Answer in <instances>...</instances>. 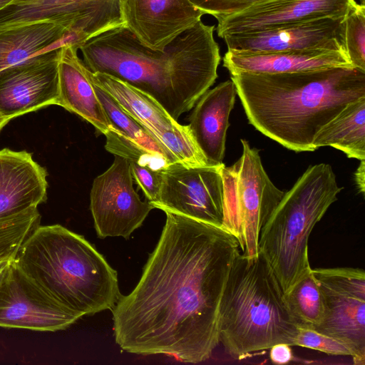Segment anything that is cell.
I'll return each mask as SVG.
<instances>
[{
    "label": "cell",
    "instance_id": "obj_1",
    "mask_svg": "<svg viewBox=\"0 0 365 365\" xmlns=\"http://www.w3.org/2000/svg\"><path fill=\"white\" fill-rule=\"evenodd\" d=\"M165 212L138 283L112 309L115 339L130 353L200 363L220 342L221 301L240 245L221 227Z\"/></svg>",
    "mask_w": 365,
    "mask_h": 365
},
{
    "label": "cell",
    "instance_id": "obj_2",
    "mask_svg": "<svg viewBox=\"0 0 365 365\" xmlns=\"http://www.w3.org/2000/svg\"><path fill=\"white\" fill-rule=\"evenodd\" d=\"M214 29L200 21L163 51H154L120 26L88 38L78 50L91 72L110 75L146 93L178 120L217 78L221 56Z\"/></svg>",
    "mask_w": 365,
    "mask_h": 365
},
{
    "label": "cell",
    "instance_id": "obj_3",
    "mask_svg": "<svg viewBox=\"0 0 365 365\" xmlns=\"http://www.w3.org/2000/svg\"><path fill=\"white\" fill-rule=\"evenodd\" d=\"M230 76L250 123L295 152L314 151L319 130L365 97V71L353 67Z\"/></svg>",
    "mask_w": 365,
    "mask_h": 365
},
{
    "label": "cell",
    "instance_id": "obj_4",
    "mask_svg": "<svg viewBox=\"0 0 365 365\" xmlns=\"http://www.w3.org/2000/svg\"><path fill=\"white\" fill-rule=\"evenodd\" d=\"M12 262L80 318L112 310L121 297L117 272L83 236L60 225H38Z\"/></svg>",
    "mask_w": 365,
    "mask_h": 365
},
{
    "label": "cell",
    "instance_id": "obj_5",
    "mask_svg": "<svg viewBox=\"0 0 365 365\" xmlns=\"http://www.w3.org/2000/svg\"><path fill=\"white\" fill-rule=\"evenodd\" d=\"M297 332L269 264L260 253L249 257L240 251L220 308L219 339L226 352L240 360L276 344L294 346Z\"/></svg>",
    "mask_w": 365,
    "mask_h": 365
},
{
    "label": "cell",
    "instance_id": "obj_6",
    "mask_svg": "<svg viewBox=\"0 0 365 365\" xmlns=\"http://www.w3.org/2000/svg\"><path fill=\"white\" fill-rule=\"evenodd\" d=\"M342 189L330 165L311 166L284 192L261 228L258 252L271 266L284 293L311 270L310 233Z\"/></svg>",
    "mask_w": 365,
    "mask_h": 365
},
{
    "label": "cell",
    "instance_id": "obj_7",
    "mask_svg": "<svg viewBox=\"0 0 365 365\" xmlns=\"http://www.w3.org/2000/svg\"><path fill=\"white\" fill-rule=\"evenodd\" d=\"M242 154L232 165L222 168L224 185L222 228L237 240L240 252L257 256L259 231L284 192L264 169L259 150L242 139Z\"/></svg>",
    "mask_w": 365,
    "mask_h": 365
},
{
    "label": "cell",
    "instance_id": "obj_8",
    "mask_svg": "<svg viewBox=\"0 0 365 365\" xmlns=\"http://www.w3.org/2000/svg\"><path fill=\"white\" fill-rule=\"evenodd\" d=\"M90 81L108 93L160 145L175 163L209 165L187 125L180 124L155 99L110 75L91 72Z\"/></svg>",
    "mask_w": 365,
    "mask_h": 365
},
{
    "label": "cell",
    "instance_id": "obj_9",
    "mask_svg": "<svg viewBox=\"0 0 365 365\" xmlns=\"http://www.w3.org/2000/svg\"><path fill=\"white\" fill-rule=\"evenodd\" d=\"M220 165L168 164L154 208L222 227L224 185Z\"/></svg>",
    "mask_w": 365,
    "mask_h": 365
},
{
    "label": "cell",
    "instance_id": "obj_10",
    "mask_svg": "<svg viewBox=\"0 0 365 365\" xmlns=\"http://www.w3.org/2000/svg\"><path fill=\"white\" fill-rule=\"evenodd\" d=\"M90 208L99 238L127 240L154 207L135 190L128 160L115 155L109 168L93 180Z\"/></svg>",
    "mask_w": 365,
    "mask_h": 365
},
{
    "label": "cell",
    "instance_id": "obj_11",
    "mask_svg": "<svg viewBox=\"0 0 365 365\" xmlns=\"http://www.w3.org/2000/svg\"><path fill=\"white\" fill-rule=\"evenodd\" d=\"M120 0H14L0 9V32L50 21L90 38L122 25Z\"/></svg>",
    "mask_w": 365,
    "mask_h": 365
},
{
    "label": "cell",
    "instance_id": "obj_12",
    "mask_svg": "<svg viewBox=\"0 0 365 365\" xmlns=\"http://www.w3.org/2000/svg\"><path fill=\"white\" fill-rule=\"evenodd\" d=\"M78 319L10 262L0 284V327L56 331L68 328Z\"/></svg>",
    "mask_w": 365,
    "mask_h": 365
},
{
    "label": "cell",
    "instance_id": "obj_13",
    "mask_svg": "<svg viewBox=\"0 0 365 365\" xmlns=\"http://www.w3.org/2000/svg\"><path fill=\"white\" fill-rule=\"evenodd\" d=\"M60 48L0 71V113L4 118L9 120L56 104Z\"/></svg>",
    "mask_w": 365,
    "mask_h": 365
},
{
    "label": "cell",
    "instance_id": "obj_14",
    "mask_svg": "<svg viewBox=\"0 0 365 365\" xmlns=\"http://www.w3.org/2000/svg\"><path fill=\"white\" fill-rule=\"evenodd\" d=\"M356 4L354 0H267L240 12L216 17V30L223 38L312 19L345 18Z\"/></svg>",
    "mask_w": 365,
    "mask_h": 365
},
{
    "label": "cell",
    "instance_id": "obj_15",
    "mask_svg": "<svg viewBox=\"0 0 365 365\" xmlns=\"http://www.w3.org/2000/svg\"><path fill=\"white\" fill-rule=\"evenodd\" d=\"M122 25L143 46L163 51L205 15L190 0H120Z\"/></svg>",
    "mask_w": 365,
    "mask_h": 365
},
{
    "label": "cell",
    "instance_id": "obj_16",
    "mask_svg": "<svg viewBox=\"0 0 365 365\" xmlns=\"http://www.w3.org/2000/svg\"><path fill=\"white\" fill-rule=\"evenodd\" d=\"M345 18L312 19L271 30L227 36L223 39L227 49L253 52L302 50L346 52Z\"/></svg>",
    "mask_w": 365,
    "mask_h": 365
},
{
    "label": "cell",
    "instance_id": "obj_17",
    "mask_svg": "<svg viewBox=\"0 0 365 365\" xmlns=\"http://www.w3.org/2000/svg\"><path fill=\"white\" fill-rule=\"evenodd\" d=\"M46 170L25 150H0V218L46 201Z\"/></svg>",
    "mask_w": 365,
    "mask_h": 365
},
{
    "label": "cell",
    "instance_id": "obj_18",
    "mask_svg": "<svg viewBox=\"0 0 365 365\" xmlns=\"http://www.w3.org/2000/svg\"><path fill=\"white\" fill-rule=\"evenodd\" d=\"M237 95L232 80L207 90L190 115L189 130L209 165H220L225 151L229 118Z\"/></svg>",
    "mask_w": 365,
    "mask_h": 365
},
{
    "label": "cell",
    "instance_id": "obj_19",
    "mask_svg": "<svg viewBox=\"0 0 365 365\" xmlns=\"http://www.w3.org/2000/svg\"><path fill=\"white\" fill-rule=\"evenodd\" d=\"M223 66L230 73H283L353 67L345 51L302 50L253 52L234 49H227L223 57Z\"/></svg>",
    "mask_w": 365,
    "mask_h": 365
},
{
    "label": "cell",
    "instance_id": "obj_20",
    "mask_svg": "<svg viewBox=\"0 0 365 365\" xmlns=\"http://www.w3.org/2000/svg\"><path fill=\"white\" fill-rule=\"evenodd\" d=\"M75 46L60 48L58 59V97L56 104L76 113L101 134L110 129L104 109L86 73V66Z\"/></svg>",
    "mask_w": 365,
    "mask_h": 365
},
{
    "label": "cell",
    "instance_id": "obj_21",
    "mask_svg": "<svg viewBox=\"0 0 365 365\" xmlns=\"http://www.w3.org/2000/svg\"><path fill=\"white\" fill-rule=\"evenodd\" d=\"M319 285L324 298L325 314L314 330L351 345L358 354V365H364L365 300Z\"/></svg>",
    "mask_w": 365,
    "mask_h": 365
},
{
    "label": "cell",
    "instance_id": "obj_22",
    "mask_svg": "<svg viewBox=\"0 0 365 365\" xmlns=\"http://www.w3.org/2000/svg\"><path fill=\"white\" fill-rule=\"evenodd\" d=\"M70 28L39 21L0 32V71L47 52Z\"/></svg>",
    "mask_w": 365,
    "mask_h": 365
},
{
    "label": "cell",
    "instance_id": "obj_23",
    "mask_svg": "<svg viewBox=\"0 0 365 365\" xmlns=\"http://www.w3.org/2000/svg\"><path fill=\"white\" fill-rule=\"evenodd\" d=\"M313 148L330 146L348 158L365 159V97L349 103L325 124L313 140Z\"/></svg>",
    "mask_w": 365,
    "mask_h": 365
},
{
    "label": "cell",
    "instance_id": "obj_24",
    "mask_svg": "<svg viewBox=\"0 0 365 365\" xmlns=\"http://www.w3.org/2000/svg\"><path fill=\"white\" fill-rule=\"evenodd\" d=\"M104 135L106 138V150L128 160L133 180L150 203L155 202L159 193L162 171L170 164L168 160L143 150L112 129Z\"/></svg>",
    "mask_w": 365,
    "mask_h": 365
},
{
    "label": "cell",
    "instance_id": "obj_25",
    "mask_svg": "<svg viewBox=\"0 0 365 365\" xmlns=\"http://www.w3.org/2000/svg\"><path fill=\"white\" fill-rule=\"evenodd\" d=\"M284 298L298 327L314 329L322 322L324 298L312 269L284 293Z\"/></svg>",
    "mask_w": 365,
    "mask_h": 365
},
{
    "label": "cell",
    "instance_id": "obj_26",
    "mask_svg": "<svg viewBox=\"0 0 365 365\" xmlns=\"http://www.w3.org/2000/svg\"><path fill=\"white\" fill-rule=\"evenodd\" d=\"M92 84L104 109L110 129L125 136L143 150L162 156L170 163H175L160 145L108 93L93 83Z\"/></svg>",
    "mask_w": 365,
    "mask_h": 365
},
{
    "label": "cell",
    "instance_id": "obj_27",
    "mask_svg": "<svg viewBox=\"0 0 365 365\" xmlns=\"http://www.w3.org/2000/svg\"><path fill=\"white\" fill-rule=\"evenodd\" d=\"M40 220L37 207L0 218V262L14 259L24 241L40 225Z\"/></svg>",
    "mask_w": 365,
    "mask_h": 365
},
{
    "label": "cell",
    "instance_id": "obj_28",
    "mask_svg": "<svg viewBox=\"0 0 365 365\" xmlns=\"http://www.w3.org/2000/svg\"><path fill=\"white\" fill-rule=\"evenodd\" d=\"M317 281L329 289L365 300V272L360 268L312 269Z\"/></svg>",
    "mask_w": 365,
    "mask_h": 365
},
{
    "label": "cell",
    "instance_id": "obj_29",
    "mask_svg": "<svg viewBox=\"0 0 365 365\" xmlns=\"http://www.w3.org/2000/svg\"><path fill=\"white\" fill-rule=\"evenodd\" d=\"M345 48L353 67L365 71V5L357 4L345 18Z\"/></svg>",
    "mask_w": 365,
    "mask_h": 365
},
{
    "label": "cell",
    "instance_id": "obj_30",
    "mask_svg": "<svg viewBox=\"0 0 365 365\" xmlns=\"http://www.w3.org/2000/svg\"><path fill=\"white\" fill-rule=\"evenodd\" d=\"M294 346L320 351L329 355L350 356L354 364L358 365V354L351 345L314 329L298 327Z\"/></svg>",
    "mask_w": 365,
    "mask_h": 365
},
{
    "label": "cell",
    "instance_id": "obj_31",
    "mask_svg": "<svg viewBox=\"0 0 365 365\" xmlns=\"http://www.w3.org/2000/svg\"><path fill=\"white\" fill-rule=\"evenodd\" d=\"M190 2L204 14H210L215 18L228 16L250 6L267 0H190Z\"/></svg>",
    "mask_w": 365,
    "mask_h": 365
},
{
    "label": "cell",
    "instance_id": "obj_32",
    "mask_svg": "<svg viewBox=\"0 0 365 365\" xmlns=\"http://www.w3.org/2000/svg\"><path fill=\"white\" fill-rule=\"evenodd\" d=\"M292 346L279 343L272 346L269 349V358L276 364H286L293 359Z\"/></svg>",
    "mask_w": 365,
    "mask_h": 365
},
{
    "label": "cell",
    "instance_id": "obj_33",
    "mask_svg": "<svg viewBox=\"0 0 365 365\" xmlns=\"http://www.w3.org/2000/svg\"><path fill=\"white\" fill-rule=\"evenodd\" d=\"M364 160H361V163L355 173V180L357 187L361 192H364Z\"/></svg>",
    "mask_w": 365,
    "mask_h": 365
},
{
    "label": "cell",
    "instance_id": "obj_34",
    "mask_svg": "<svg viewBox=\"0 0 365 365\" xmlns=\"http://www.w3.org/2000/svg\"><path fill=\"white\" fill-rule=\"evenodd\" d=\"M10 262H0V284L5 275L7 267L9 264Z\"/></svg>",
    "mask_w": 365,
    "mask_h": 365
},
{
    "label": "cell",
    "instance_id": "obj_35",
    "mask_svg": "<svg viewBox=\"0 0 365 365\" xmlns=\"http://www.w3.org/2000/svg\"><path fill=\"white\" fill-rule=\"evenodd\" d=\"M9 122V120L4 118L1 113H0V130L1 128Z\"/></svg>",
    "mask_w": 365,
    "mask_h": 365
},
{
    "label": "cell",
    "instance_id": "obj_36",
    "mask_svg": "<svg viewBox=\"0 0 365 365\" xmlns=\"http://www.w3.org/2000/svg\"><path fill=\"white\" fill-rule=\"evenodd\" d=\"M14 1V0H0V9Z\"/></svg>",
    "mask_w": 365,
    "mask_h": 365
},
{
    "label": "cell",
    "instance_id": "obj_37",
    "mask_svg": "<svg viewBox=\"0 0 365 365\" xmlns=\"http://www.w3.org/2000/svg\"><path fill=\"white\" fill-rule=\"evenodd\" d=\"M360 4L365 5V0H359Z\"/></svg>",
    "mask_w": 365,
    "mask_h": 365
}]
</instances>
